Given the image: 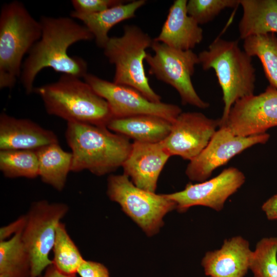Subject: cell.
<instances>
[{
  "label": "cell",
  "mask_w": 277,
  "mask_h": 277,
  "mask_svg": "<svg viewBox=\"0 0 277 277\" xmlns=\"http://www.w3.org/2000/svg\"><path fill=\"white\" fill-rule=\"evenodd\" d=\"M53 251V264L56 268L64 274L75 275L84 259L61 222L56 228Z\"/></svg>",
  "instance_id": "26"
},
{
  "label": "cell",
  "mask_w": 277,
  "mask_h": 277,
  "mask_svg": "<svg viewBox=\"0 0 277 277\" xmlns=\"http://www.w3.org/2000/svg\"><path fill=\"white\" fill-rule=\"evenodd\" d=\"M83 78L97 94L106 101L113 118L153 115L173 123L182 112L179 106L152 102L131 87L111 82L88 73Z\"/></svg>",
  "instance_id": "10"
},
{
  "label": "cell",
  "mask_w": 277,
  "mask_h": 277,
  "mask_svg": "<svg viewBox=\"0 0 277 277\" xmlns=\"http://www.w3.org/2000/svg\"><path fill=\"white\" fill-rule=\"evenodd\" d=\"M249 269L254 277H277V238H264L257 243Z\"/></svg>",
  "instance_id": "27"
},
{
  "label": "cell",
  "mask_w": 277,
  "mask_h": 277,
  "mask_svg": "<svg viewBox=\"0 0 277 277\" xmlns=\"http://www.w3.org/2000/svg\"><path fill=\"white\" fill-rule=\"evenodd\" d=\"M243 48L260 59L270 85L277 89V36L273 33L250 36L244 39Z\"/></svg>",
  "instance_id": "24"
},
{
  "label": "cell",
  "mask_w": 277,
  "mask_h": 277,
  "mask_svg": "<svg viewBox=\"0 0 277 277\" xmlns=\"http://www.w3.org/2000/svg\"><path fill=\"white\" fill-rule=\"evenodd\" d=\"M68 209L65 204L41 200L33 203L26 215L22 239L30 257V277L41 276L53 264L49 254L54 246L57 227Z\"/></svg>",
  "instance_id": "8"
},
{
  "label": "cell",
  "mask_w": 277,
  "mask_h": 277,
  "mask_svg": "<svg viewBox=\"0 0 277 277\" xmlns=\"http://www.w3.org/2000/svg\"><path fill=\"white\" fill-rule=\"evenodd\" d=\"M239 5L240 0H189L186 9L188 15L200 25L211 21L224 9Z\"/></svg>",
  "instance_id": "28"
},
{
  "label": "cell",
  "mask_w": 277,
  "mask_h": 277,
  "mask_svg": "<svg viewBox=\"0 0 277 277\" xmlns=\"http://www.w3.org/2000/svg\"><path fill=\"white\" fill-rule=\"evenodd\" d=\"M172 123L153 115L112 118L106 127L134 141L155 143L163 141L170 132Z\"/></svg>",
  "instance_id": "19"
},
{
  "label": "cell",
  "mask_w": 277,
  "mask_h": 277,
  "mask_svg": "<svg viewBox=\"0 0 277 277\" xmlns=\"http://www.w3.org/2000/svg\"><path fill=\"white\" fill-rule=\"evenodd\" d=\"M243 15L239 24L240 38L277 33L276 0H240Z\"/></svg>",
  "instance_id": "21"
},
{
  "label": "cell",
  "mask_w": 277,
  "mask_h": 277,
  "mask_svg": "<svg viewBox=\"0 0 277 277\" xmlns=\"http://www.w3.org/2000/svg\"><path fill=\"white\" fill-rule=\"evenodd\" d=\"M39 39L34 44L24 61L20 76L27 94L33 92V83L43 69L84 78L88 73L87 62L78 56H71L68 49L80 41H88L94 36L84 25L68 17L42 16Z\"/></svg>",
  "instance_id": "1"
},
{
  "label": "cell",
  "mask_w": 277,
  "mask_h": 277,
  "mask_svg": "<svg viewBox=\"0 0 277 277\" xmlns=\"http://www.w3.org/2000/svg\"><path fill=\"white\" fill-rule=\"evenodd\" d=\"M42 28L21 2L3 5L0 13V88L12 89L20 77L24 56L39 39Z\"/></svg>",
  "instance_id": "5"
},
{
  "label": "cell",
  "mask_w": 277,
  "mask_h": 277,
  "mask_svg": "<svg viewBox=\"0 0 277 277\" xmlns=\"http://www.w3.org/2000/svg\"><path fill=\"white\" fill-rule=\"evenodd\" d=\"M245 181L244 173L236 168L224 169L215 177L196 184L188 183L180 191L166 194L176 205L180 212L194 206H203L216 211L222 210L227 199Z\"/></svg>",
  "instance_id": "13"
},
{
  "label": "cell",
  "mask_w": 277,
  "mask_h": 277,
  "mask_svg": "<svg viewBox=\"0 0 277 277\" xmlns=\"http://www.w3.org/2000/svg\"><path fill=\"white\" fill-rule=\"evenodd\" d=\"M36 151L38 161V176L41 180L56 190L62 191L71 171V152L64 151L58 143L44 146Z\"/></svg>",
  "instance_id": "22"
},
{
  "label": "cell",
  "mask_w": 277,
  "mask_h": 277,
  "mask_svg": "<svg viewBox=\"0 0 277 277\" xmlns=\"http://www.w3.org/2000/svg\"><path fill=\"white\" fill-rule=\"evenodd\" d=\"M151 48L154 54L147 53L145 58L149 66V73L173 87L183 105L207 108L209 104L197 94L191 81L195 66L200 64L198 55L192 50L173 48L154 39Z\"/></svg>",
  "instance_id": "9"
},
{
  "label": "cell",
  "mask_w": 277,
  "mask_h": 277,
  "mask_svg": "<svg viewBox=\"0 0 277 277\" xmlns=\"http://www.w3.org/2000/svg\"><path fill=\"white\" fill-rule=\"evenodd\" d=\"M23 229L9 240L0 241V274L9 277L30 276V257L22 239Z\"/></svg>",
  "instance_id": "23"
},
{
  "label": "cell",
  "mask_w": 277,
  "mask_h": 277,
  "mask_svg": "<svg viewBox=\"0 0 277 277\" xmlns=\"http://www.w3.org/2000/svg\"><path fill=\"white\" fill-rule=\"evenodd\" d=\"M269 136L267 133L249 136H238L225 127H220L202 151L189 161L186 174L193 181H206L216 168L252 146L265 143Z\"/></svg>",
  "instance_id": "11"
},
{
  "label": "cell",
  "mask_w": 277,
  "mask_h": 277,
  "mask_svg": "<svg viewBox=\"0 0 277 277\" xmlns=\"http://www.w3.org/2000/svg\"><path fill=\"white\" fill-rule=\"evenodd\" d=\"M219 127L220 119L209 118L199 112H182L163 142L171 156L190 161L206 147Z\"/></svg>",
  "instance_id": "14"
},
{
  "label": "cell",
  "mask_w": 277,
  "mask_h": 277,
  "mask_svg": "<svg viewBox=\"0 0 277 277\" xmlns=\"http://www.w3.org/2000/svg\"><path fill=\"white\" fill-rule=\"evenodd\" d=\"M146 2L145 0L133 1L92 14H80L72 11L70 16L82 21L93 34L96 45L104 49L110 38V30L119 23L134 17L137 10Z\"/></svg>",
  "instance_id": "20"
},
{
  "label": "cell",
  "mask_w": 277,
  "mask_h": 277,
  "mask_svg": "<svg viewBox=\"0 0 277 277\" xmlns=\"http://www.w3.org/2000/svg\"><path fill=\"white\" fill-rule=\"evenodd\" d=\"M107 194L148 236L157 233L163 226L164 216L176 208L166 194L140 188L124 173L108 177Z\"/></svg>",
  "instance_id": "7"
},
{
  "label": "cell",
  "mask_w": 277,
  "mask_h": 277,
  "mask_svg": "<svg viewBox=\"0 0 277 277\" xmlns=\"http://www.w3.org/2000/svg\"><path fill=\"white\" fill-rule=\"evenodd\" d=\"M198 56L204 70L215 71L222 90L224 107L220 118V127L236 102L254 94L256 79L252 57L241 49L238 41L220 38L215 39Z\"/></svg>",
  "instance_id": "4"
},
{
  "label": "cell",
  "mask_w": 277,
  "mask_h": 277,
  "mask_svg": "<svg viewBox=\"0 0 277 277\" xmlns=\"http://www.w3.org/2000/svg\"><path fill=\"white\" fill-rule=\"evenodd\" d=\"M56 134L28 118H17L5 113L0 115V150H36L58 143Z\"/></svg>",
  "instance_id": "17"
},
{
  "label": "cell",
  "mask_w": 277,
  "mask_h": 277,
  "mask_svg": "<svg viewBox=\"0 0 277 277\" xmlns=\"http://www.w3.org/2000/svg\"><path fill=\"white\" fill-rule=\"evenodd\" d=\"M262 209L268 220H277V194L266 201L263 204Z\"/></svg>",
  "instance_id": "32"
},
{
  "label": "cell",
  "mask_w": 277,
  "mask_h": 277,
  "mask_svg": "<svg viewBox=\"0 0 277 277\" xmlns=\"http://www.w3.org/2000/svg\"><path fill=\"white\" fill-rule=\"evenodd\" d=\"M48 114L67 122L107 126L113 118L108 103L86 82L63 74L56 82L34 88Z\"/></svg>",
  "instance_id": "3"
},
{
  "label": "cell",
  "mask_w": 277,
  "mask_h": 277,
  "mask_svg": "<svg viewBox=\"0 0 277 277\" xmlns=\"http://www.w3.org/2000/svg\"><path fill=\"white\" fill-rule=\"evenodd\" d=\"M0 277H9V276L6 274H0Z\"/></svg>",
  "instance_id": "34"
},
{
  "label": "cell",
  "mask_w": 277,
  "mask_h": 277,
  "mask_svg": "<svg viewBox=\"0 0 277 277\" xmlns=\"http://www.w3.org/2000/svg\"><path fill=\"white\" fill-rule=\"evenodd\" d=\"M125 3L121 0H72L73 11L80 14H92L105 11L113 6Z\"/></svg>",
  "instance_id": "29"
},
{
  "label": "cell",
  "mask_w": 277,
  "mask_h": 277,
  "mask_svg": "<svg viewBox=\"0 0 277 277\" xmlns=\"http://www.w3.org/2000/svg\"><path fill=\"white\" fill-rule=\"evenodd\" d=\"M275 126H277V89L270 85L259 95L253 94L236 102L220 127H226L235 135L249 136L266 133Z\"/></svg>",
  "instance_id": "12"
},
{
  "label": "cell",
  "mask_w": 277,
  "mask_h": 277,
  "mask_svg": "<svg viewBox=\"0 0 277 277\" xmlns=\"http://www.w3.org/2000/svg\"><path fill=\"white\" fill-rule=\"evenodd\" d=\"M120 37H110L104 48L109 62L115 66L113 82L131 87L153 102H161V96L151 87L144 61L151 48L153 39L135 25H125Z\"/></svg>",
  "instance_id": "6"
},
{
  "label": "cell",
  "mask_w": 277,
  "mask_h": 277,
  "mask_svg": "<svg viewBox=\"0 0 277 277\" xmlns=\"http://www.w3.org/2000/svg\"><path fill=\"white\" fill-rule=\"evenodd\" d=\"M252 252L248 241L234 236L225 240L220 249L206 253L201 265L210 277H244Z\"/></svg>",
  "instance_id": "16"
},
{
  "label": "cell",
  "mask_w": 277,
  "mask_h": 277,
  "mask_svg": "<svg viewBox=\"0 0 277 277\" xmlns=\"http://www.w3.org/2000/svg\"><path fill=\"white\" fill-rule=\"evenodd\" d=\"M171 156L163 141H133L130 153L122 166L124 174L136 187L155 192L160 173Z\"/></svg>",
  "instance_id": "15"
},
{
  "label": "cell",
  "mask_w": 277,
  "mask_h": 277,
  "mask_svg": "<svg viewBox=\"0 0 277 277\" xmlns=\"http://www.w3.org/2000/svg\"><path fill=\"white\" fill-rule=\"evenodd\" d=\"M65 137L72 151L71 171L88 170L97 176L122 167L132 146L129 138L106 126L86 123L67 122Z\"/></svg>",
  "instance_id": "2"
},
{
  "label": "cell",
  "mask_w": 277,
  "mask_h": 277,
  "mask_svg": "<svg viewBox=\"0 0 277 277\" xmlns=\"http://www.w3.org/2000/svg\"><path fill=\"white\" fill-rule=\"evenodd\" d=\"M187 0H175L155 41L182 50H192L203 38V31L187 13Z\"/></svg>",
  "instance_id": "18"
},
{
  "label": "cell",
  "mask_w": 277,
  "mask_h": 277,
  "mask_svg": "<svg viewBox=\"0 0 277 277\" xmlns=\"http://www.w3.org/2000/svg\"><path fill=\"white\" fill-rule=\"evenodd\" d=\"M77 273L81 277H110L108 269L103 264L85 260L79 266Z\"/></svg>",
  "instance_id": "30"
},
{
  "label": "cell",
  "mask_w": 277,
  "mask_h": 277,
  "mask_svg": "<svg viewBox=\"0 0 277 277\" xmlns=\"http://www.w3.org/2000/svg\"><path fill=\"white\" fill-rule=\"evenodd\" d=\"M26 222V215L20 216L10 224L1 228L0 241H4L11 234H15L23 229Z\"/></svg>",
  "instance_id": "31"
},
{
  "label": "cell",
  "mask_w": 277,
  "mask_h": 277,
  "mask_svg": "<svg viewBox=\"0 0 277 277\" xmlns=\"http://www.w3.org/2000/svg\"><path fill=\"white\" fill-rule=\"evenodd\" d=\"M41 277H76V276L64 274L59 271L52 264L46 268L45 274Z\"/></svg>",
  "instance_id": "33"
},
{
  "label": "cell",
  "mask_w": 277,
  "mask_h": 277,
  "mask_svg": "<svg viewBox=\"0 0 277 277\" xmlns=\"http://www.w3.org/2000/svg\"><path fill=\"white\" fill-rule=\"evenodd\" d=\"M0 170L9 178L34 179L39 175L36 150H0Z\"/></svg>",
  "instance_id": "25"
}]
</instances>
